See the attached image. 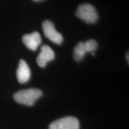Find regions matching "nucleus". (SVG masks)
<instances>
[{
  "mask_svg": "<svg viewBox=\"0 0 129 129\" xmlns=\"http://www.w3.org/2000/svg\"><path fill=\"white\" fill-rule=\"evenodd\" d=\"M43 95L41 90L37 88H29L17 91L14 94V101L19 104L32 106Z\"/></svg>",
  "mask_w": 129,
  "mask_h": 129,
  "instance_id": "obj_1",
  "label": "nucleus"
},
{
  "mask_svg": "<svg viewBox=\"0 0 129 129\" xmlns=\"http://www.w3.org/2000/svg\"><path fill=\"white\" fill-rule=\"evenodd\" d=\"M75 16L88 24L96 23L98 19V14L96 9L89 3L80 4L75 12Z\"/></svg>",
  "mask_w": 129,
  "mask_h": 129,
  "instance_id": "obj_2",
  "label": "nucleus"
},
{
  "mask_svg": "<svg viewBox=\"0 0 129 129\" xmlns=\"http://www.w3.org/2000/svg\"><path fill=\"white\" fill-rule=\"evenodd\" d=\"M98 46V43L93 40L85 42H79L74 48V59L77 62L81 61L84 57L85 53L95 51Z\"/></svg>",
  "mask_w": 129,
  "mask_h": 129,
  "instance_id": "obj_3",
  "label": "nucleus"
},
{
  "mask_svg": "<svg viewBox=\"0 0 129 129\" xmlns=\"http://www.w3.org/2000/svg\"><path fill=\"white\" fill-rule=\"evenodd\" d=\"M42 26L44 34L46 38L56 44H62L63 41L62 35L56 29L52 22L48 20H44L43 22Z\"/></svg>",
  "mask_w": 129,
  "mask_h": 129,
  "instance_id": "obj_4",
  "label": "nucleus"
},
{
  "mask_svg": "<svg viewBox=\"0 0 129 129\" xmlns=\"http://www.w3.org/2000/svg\"><path fill=\"white\" fill-rule=\"evenodd\" d=\"M80 122L77 118L66 117L51 122L48 129H79Z\"/></svg>",
  "mask_w": 129,
  "mask_h": 129,
  "instance_id": "obj_5",
  "label": "nucleus"
},
{
  "mask_svg": "<svg viewBox=\"0 0 129 129\" xmlns=\"http://www.w3.org/2000/svg\"><path fill=\"white\" fill-rule=\"evenodd\" d=\"M55 57L54 51L47 45L42 46L41 51L37 58V62L38 66L41 68H44L47 63L50 61L53 60Z\"/></svg>",
  "mask_w": 129,
  "mask_h": 129,
  "instance_id": "obj_6",
  "label": "nucleus"
},
{
  "mask_svg": "<svg viewBox=\"0 0 129 129\" xmlns=\"http://www.w3.org/2000/svg\"><path fill=\"white\" fill-rule=\"evenodd\" d=\"M22 41L27 48L32 51H35L41 44V37L39 32H34L30 34L23 35Z\"/></svg>",
  "mask_w": 129,
  "mask_h": 129,
  "instance_id": "obj_7",
  "label": "nucleus"
},
{
  "mask_svg": "<svg viewBox=\"0 0 129 129\" xmlns=\"http://www.w3.org/2000/svg\"><path fill=\"white\" fill-rule=\"evenodd\" d=\"M30 70L28 63L25 60L21 59L19 61V67L16 71L17 80L21 84L27 83L30 78Z\"/></svg>",
  "mask_w": 129,
  "mask_h": 129,
  "instance_id": "obj_8",
  "label": "nucleus"
},
{
  "mask_svg": "<svg viewBox=\"0 0 129 129\" xmlns=\"http://www.w3.org/2000/svg\"><path fill=\"white\" fill-rule=\"evenodd\" d=\"M33 1H34V2H36V3H38V2H41V1H44V0H32Z\"/></svg>",
  "mask_w": 129,
  "mask_h": 129,
  "instance_id": "obj_9",
  "label": "nucleus"
},
{
  "mask_svg": "<svg viewBox=\"0 0 129 129\" xmlns=\"http://www.w3.org/2000/svg\"><path fill=\"white\" fill-rule=\"evenodd\" d=\"M127 62H128V53H127ZM126 58H127V57H126Z\"/></svg>",
  "mask_w": 129,
  "mask_h": 129,
  "instance_id": "obj_10",
  "label": "nucleus"
}]
</instances>
